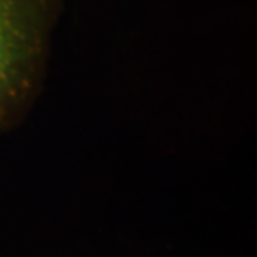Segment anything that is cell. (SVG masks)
<instances>
[{
    "instance_id": "1",
    "label": "cell",
    "mask_w": 257,
    "mask_h": 257,
    "mask_svg": "<svg viewBox=\"0 0 257 257\" xmlns=\"http://www.w3.org/2000/svg\"><path fill=\"white\" fill-rule=\"evenodd\" d=\"M62 0H0V134L27 119L44 90Z\"/></svg>"
}]
</instances>
